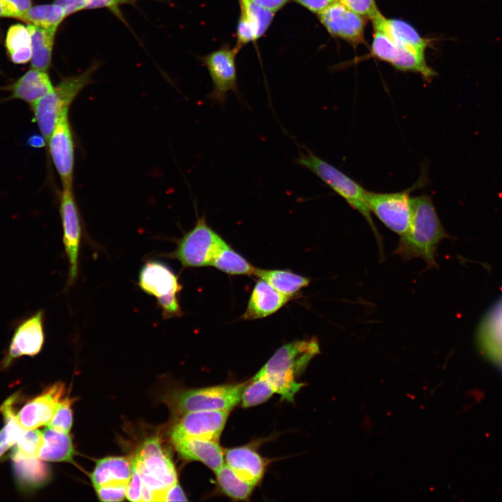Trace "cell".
<instances>
[{"mask_svg": "<svg viewBox=\"0 0 502 502\" xmlns=\"http://www.w3.org/2000/svg\"><path fill=\"white\" fill-rule=\"evenodd\" d=\"M410 204L409 226L400 236L394 252L404 260L421 259L429 268H435L437 247L449 236L429 196L411 197Z\"/></svg>", "mask_w": 502, "mask_h": 502, "instance_id": "cell-1", "label": "cell"}, {"mask_svg": "<svg viewBox=\"0 0 502 502\" xmlns=\"http://www.w3.org/2000/svg\"><path fill=\"white\" fill-rule=\"evenodd\" d=\"M99 66L94 62L84 72L63 78L53 89L32 104L33 121L47 144L60 118L78 94L92 82L93 74Z\"/></svg>", "mask_w": 502, "mask_h": 502, "instance_id": "cell-2", "label": "cell"}, {"mask_svg": "<svg viewBox=\"0 0 502 502\" xmlns=\"http://www.w3.org/2000/svg\"><path fill=\"white\" fill-rule=\"evenodd\" d=\"M296 163L314 174L330 189L342 197L351 207L360 213L369 223L377 240L381 242L380 235L373 222L368 207L367 190L307 148L299 151Z\"/></svg>", "mask_w": 502, "mask_h": 502, "instance_id": "cell-3", "label": "cell"}, {"mask_svg": "<svg viewBox=\"0 0 502 502\" xmlns=\"http://www.w3.org/2000/svg\"><path fill=\"white\" fill-rule=\"evenodd\" d=\"M143 483L142 501H162L165 491L178 482L176 469L158 438L146 440L132 459Z\"/></svg>", "mask_w": 502, "mask_h": 502, "instance_id": "cell-4", "label": "cell"}, {"mask_svg": "<svg viewBox=\"0 0 502 502\" xmlns=\"http://www.w3.org/2000/svg\"><path fill=\"white\" fill-rule=\"evenodd\" d=\"M319 351L315 337L294 340L277 349L257 374L264 376L275 386H294L298 382L296 376L305 370Z\"/></svg>", "mask_w": 502, "mask_h": 502, "instance_id": "cell-5", "label": "cell"}, {"mask_svg": "<svg viewBox=\"0 0 502 502\" xmlns=\"http://www.w3.org/2000/svg\"><path fill=\"white\" fill-rule=\"evenodd\" d=\"M138 286L144 293L155 298L163 319L183 314L178 298L183 286L178 275L165 264L147 261L139 271Z\"/></svg>", "mask_w": 502, "mask_h": 502, "instance_id": "cell-6", "label": "cell"}, {"mask_svg": "<svg viewBox=\"0 0 502 502\" xmlns=\"http://www.w3.org/2000/svg\"><path fill=\"white\" fill-rule=\"evenodd\" d=\"M225 240L208 224L206 217L197 219L194 227L177 241L176 249L164 257L178 260L183 268L211 266Z\"/></svg>", "mask_w": 502, "mask_h": 502, "instance_id": "cell-7", "label": "cell"}, {"mask_svg": "<svg viewBox=\"0 0 502 502\" xmlns=\"http://www.w3.org/2000/svg\"><path fill=\"white\" fill-rule=\"evenodd\" d=\"M244 387V383L225 384L183 390L172 396L171 403L181 414L211 410L229 411L241 402Z\"/></svg>", "mask_w": 502, "mask_h": 502, "instance_id": "cell-8", "label": "cell"}, {"mask_svg": "<svg viewBox=\"0 0 502 502\" xmlns=\"http://www.w3.org/2000/svg\"><path fill=\"white\" fill-rule=\"evenodd\" d=\"M420 184L418 181L411 188L396 192L368 191L367 200L370 212L389 229L400 236L402 235L408 229L410 223V193Z\"/></svg>", "mask_w": 502, "mask_h": 502, "instance_id": "cell-9", "label": "cell"}, {"mask_svg": "<svg viewBox=\"0 0 502 502\" xmlns=\"http://www.w3.org/2000/svg\"><path fill=\"white\" fill-rule=\"evenodd\" d=\"M59 212L63 228V243L69 264L66 286L76 281L79 271V255L82 227L73 189L63 188L60 196Z\"/></svg>", "mask_w": 502, "mask_h": 502, "instance_id": "cell-10", "label": "cell"}, {"mask_svg": "<svg viewBox=\"0 0 502 502\" xmlns=\"http://www.w3.org/2000/svg\"><path fill=\"white\" fill-rule=\"evenodd\" d=\"M238 51L236 46H224L202 59L213 84L208 97L221 105H224L229 92L238 91L236 56Z\"/></svg>", "mask_w": 502, "mask_h": 502, "instance_id": "cell-11", "label": "cell"}, {"mask_svg": "<svg viewBox=\"0 0 502 502\" xmlns=\"http://www.w3.org/2000/svg\"><path fill=\"white\" fill-rule=\"evenodd\" d=\"M44 319L45 312L39 310L18 323L1 361L3 368L20 357L34 356L41 351L45 336Z\"/></svg>", "mask_w": 502, "mask_h": 502, "instance_id": "cell-12", "label": "cell"}, {"mask_svg": "<svg viewBox=\"0 0 502 502\" xmlns=\"http://www.w3.org/2000/svg\"><path fill=\"white\" fill-rule=\"evenodd\" d=\"M320 23L333 37L358 45L365 41L367 18L336 1L317 14Z\"/></svg>", "mask_w": 502, "mask_h": 502, "instance_id": "cell-13", "label": "cell"}, {"mask_svg": "<svg viewBox=\"0 0 502 502\" xmlns=\"http://www.w3.org/2000/svg\"><path fill=\"white\" fill-rule=\"evenodd\" d=\"M47 144L52 161L59 176L63 188L73 189L75 149L68 114L60 118Z\"/></svg>", "mask_w": 502, "mask_h": 502, "instance_id": "cell-14", "label": "cell"}, {"mask_svg": "<svg viewBox=\"0 0 502 502\" xmlns=\"http://www.w3.org/2000/svg\"><path fill=\"white\" fill-rule=\"evenodd\" d=\"M228 411L211 410L183 414L174 426L172 440L197 438L217 441L225 425Z\"/></svg>", "mask_w": 502, "mask_h": 502, "instance_id": "cell-15", "label": "cell"}, {"mask_svg": "<svg viewBox=\"0 0 502 502\" xmlns=\"http://www.w3.org/2000/svg\"><path fill=\"white\" fill-rule=\"evenodd\" d=\"M63 383L58 382L40 395L27 401L17 413V418L24 429H36L48 425L63 399Z\"/></svg>", "mask_w": 502, "mask_h": 502, "instance_id": "cell-16", "label": "cell"}, {"mask_svg": "<svg viewBox=\"0 0 502 502\" xmlns=\"http://www.w3.org/2000/svg\"><path fill=\"white\" fill-rule=\"evenodd\" d=\"M371 20L374 29L384 32L400 47L425 56L429 40L423 38L409 23L399 19L386 18L381 12Z\"/></svg>", "mask_w": 502, "mask_h": 502, "instance_id": "cell-17", "label": "cell"}, {"mask_svg": "<svg viewBox=\"0 0 502 502\" xmlns=\"http://www.w3.org/2000/svg\"><path fill=\"white\" fill-rule=\"evenodd\" d=\"M291 299L278 292L265 280L259 279L252 291L241 319L254 320L268 317L278 311Z\"/></svg>", "mask_w": 502, "mask_h": 502, "instance_id": "cell-18", "label": "cell"}, {"mask_svg": "<svg viewBox=\"0 0 502 502\" xmlns=\"http://www.w3.org/2000/svg\"><path fill=\"white\" fill-rule=\"evenodd\" d=\"M172 441L177 452L185 459L199 461L215 473L223 466L224 454L217 441L197 438Z\"/></svg>", "mask_w": 502, "mask_h": 502, "instance_id": "cell-19", "label": "cell"}, {"mask_svg": "<svg viewBox=\"0 0 502 502\" xmlns=\"http://www.w3.org/2000/svg\"><path fill=\"white\" fill-rule=\"evenodd\" d=\"M227 465L241 478L255 486L265 471L263 458L247 446L227 449L225 454Z\"/></svg>", "mask_w": 502, "mask_h": 502, "instance_id": "cell-20", "label": "cell"}, {"mask_svg": "<svg viewBox=\"0 0 502 502\" xmlns=\"http://www.w3.org/2000/svg\"><path fill=\"white\" fill-rule=\"evenodd\" d=\"M45 71L31 68L12 84L5 87L10 92L8 99L23 100L31 105L53 89Z\"/></svg>", "mask_w": 502, "mask_h": 502, "instance_id": "cell-21", "label": "cell"}, {"mask_svg": "<svg viewBox=\"0 0 502 502\" xmlns=\"http://www.w3.org/2000/svg\"><path fill=\"white\" fill-rule=\"evenodd\" d=\"M13 471L19 489L29 492L44 486L50 479V469L39 457L11 459Z\"/></svg>", "mask_w": 502, "mask_h": 502, "instance_id": "cell-22", "label": "cell"}, {"mask_svg": "<svg viewBox=\"0 0 502 502\" xmlns=\"http://www.w3.org/2000/svg\"><path fill=\"white\" fill-rule=\"evenodd\" d=\"M478 336L480 347L485 353L502 364V301L484 320Z\"/></svg>", "mask_w": 502, "mask_h": 502, "instance_id": "cell-23", "label": "cell"}, {"mask_svg": "<svg viewBox=\"0 0 502 502\" xmlns=\"http://www.w3.org/2000/svg\"><path fill=\"white\" fill-rule=\"evenodd\" d=\"M74 452L68 432L48 426L42 432V444L38 457L43 461L71 462Z\"/></svg>", "mask_w": 502, "mask_h": 502, "instance_id": "cell-24", "label": "cell"}, {"mask_svg": "<svg viewBox=\"0 0 502 502\" xmlns=\"http://www.w3.org/2000/svg\"><path fill=\"white\" fill-rule=\"evenodd\" d=\"M132 474V461L123 457L99 459L91 474L94 487L109 483H128Z\"/></svg>", "mask_w": 502, "mask_h": 502, "instance_id": "cell-25", "label": "cell"}, {"mask_svg": "<svg viewBox=\"0 0 502 502\" xmlns=\"http://www.w3.org/2000/svg\"><path fill=\"white\" fill-rule=\"evenodd\" d=\"M254 276L265 280L278 292L291 298L295 297L310 282V278L289 270H266L257 268Z\"/></svg>", "mask_w": 502, "mask_h": 502, "instance_id": "cell-26", "label": "cell"}, {"mask_svg": "<svg viewBox=\"0 0 502 502\" xmlns=\"http://www.w3.org/2000/svg\"><path fill=\"white\" fill-rule=\"evenodd\" d=\"M31 38L33 68L46 71L51 65L56 31L28 25Z\"/></svg>", "mask_w": 502, "mask_h": 502, "instance_id": "cell-27", "label": "cell"}, {"mask_svg": "<svg viewBox=\"0 0 502 502\" xmlns=\"http://www.w3.org/2000/svg\"><path fill=\"white\" fill-rule=\"evenodd\" d=\"M5 47L10 61L15 64H24L31 61V38L28 26L17 23L7 30Z\"/></svg>", "mask_w": 502, "mask_h": 502, "instance_id": "cell-28", "label": "cell"}, {"mask_svg": "<svg viewBox=\"0 0 502 502\" xmlns=\"http://www.w3.org/2000/svg\"><path fill=\"white\" fill-rule=\"evenodd\" d=\"M211 266L232 275H254L257 267L225 241L214 256Z\"/></svg>", "mask_w": 502, "mask_h": 502, "instance_id": "cell-29", "label": "cell"}, {"mask_svg": "<svg viewBox=\"0 0 502 502\" xmlns=\"http://www.w3.org/2000/svg\"><path fill=\"white\" fill-rule=\"evenodd\" d=\"M66 17L63 10L54 3L31 6L20 20L47 30L56 31Z\"/></svg>", "mask_w": 502, "mask_h": 502, "instance_id": "cell-30", "label": "cell"}, {"mask_svg": "<svg viewBox=\"0 0 502 502\" xmlns=\"http://www.w3.org/2000/svg\"><path fill=\"white\" fill-rule=\"evenodd\" d=\"M215 473L218 485L225 495L236 500H246L250 497L254 486L241 478L227 464H223Z\"/></svg>", "mask_w": 502, "mask_h": 502, "instance_id": "cell-31", "label": "cell"}, {"mask_svg": "<svg viewBox=\"0 0 502 502\" xmlns=\"http://www.w3.org/2000/svg\"><path fill=\"white\" fill-rule=\"evenodd\" d=\"M240 6V20L248 24L258 38L268 29L275 13L267 10L251 0H238Z\"/></svg>", "mask_w": 502, "mask_h": 502, "instance_id": "cell-32", "label": "cell"}, {"mask_svg": "<svg viewBox=\"0 0 502 502\" xmlns=\"http://www.w3.org/2000/svg\"><path fill=\"white\" fill-rule=\"evenodd\" d=\"M275 391L271 383L264 376L256 374L251 382L245 384L241 402L244 408L252 407L268 400Z\"/></svg>", "mask_w": 502, "mask_h": 502, "instance_id": "cell-33", "label": "cell"}, {"mask_svg": "<svg viewBox=\"0 0 502 502\" xmlns=\"http://www.w3.org/2000/svg\"><path fill=\"white\" fill-rule=\"evenodd\" d=\"M42 444V432L36 429H25L13 446L10 457L11 459L20 457H38Z\"/></svg>", "mask_w": 502, "mask_h": 502, "instance_id": "cell-34", "label": "cell"}, {"mask_svg": "<svg viewBox=\"0 0 502 502\" xmlns=\"http://www.w3.org/2000/svg\"><path fill=\"white\" fill-rule=\"evenodd\" d=\"M400 47L384 32L374 29L371 45L372 55L378 59L390 63L391 66L398 56Z\"/></svg>", "mask_w": 502, "mask_h": 502, "instance_id": "cell-35", "label": "cell"}, {"mask_svg": "<svg viewBox=\"0 0 502 502\" xmlns=\"http://www.w3.org/2000/svg\"><path fill=\"white\" fill-rule=\"evenodd\" d=\"M72 404L73 400L68 397L62 399L47 426L69 432L73 423Z\"/></svg>", "mask_w": 502, "mask_h": 502, "instance_id": "cell-36", "label": "cell"}, {"mask_svg": "<svg viewBox=\"0 0 502 502\" xmlns=\"http://www.w3.org/2000/svg\"><path fill=\"white\" fill-rule=\"evenodd\" d=\"M127 485L123 482L109 483L95 489L102 501H121L126 496Z\"/></svg>", "mask_w": 502, "mask_h": 502, "instance_id": "cell-37", "label": "cell"}, {"mask_svg": "<svg viewBox=\"0 0 502 502\" xmlns=\"http://www.w3.org/2000/svg\"><path fill=\"white\" fill-rule=\"evenodd\" d=\"M360 15L372 20L379 13L375 0H338Z\"/></svg>", "mask_w": 502, "mask_h": 502, "instance_id": "cell-38", "label": "cell"}, {"mask_svg": "<svg viewBox=\"0 0 502 502\" xmlns=\"http://www.w3.org/2000/svg\"><path fill=\"white\" fill-rule=\"evenodd\" d=\"M5 17L20 20L31 8V0H1Z\"/></svg>", "mask_w": 502, "mask_h": 502, "instance_id": "cell-39", "label": "cell"}, {"mask_svg": "<svg viewBox=\"0 0 502 502\" xmlns=\"http://www.w3.org/2000/svg\"><path fill=\"white\" fill-rule=\"evenodd\" d=\"M143 483L137 466L132 460V474L126 488V497L130 501H142Z\"/></svg>", "mask_w": 502, "mask_h": 502, "instance_id": "cell-40", "label": "cell"}, {"mask_svg": "<svg viewBox=\"0 0 502 502\" xmlns=\"http://www.w3.org/2000/svg\"><path fill=\"white\" fill-rule=\"evenodd\" d=\"M139 0H86V8H102L110 10L119 18L122 19L119 6L123 4L135 5Z\"/></svg>", "mask_w": 502, "mask_h": 502, "instance_id": "cell-41", "label": "cell"}, {"mask_svg": "<svg viewBox=\"0 0 502 502\" xmlns=\"http://www.w3.org/2000/svg\"><path fill=\"white\" fill-rule=\"evenodd\" d=\"M54 3L63 10L66 17L87 7L86 0H55Z\"/></svg>", "mask_w": 502, "mask_h": 502, "instance_id": "cell-42", "label": "cell"}, {"mask_svg": "<svg viewBox=\"0 0 502 502\" xmlns=\"http://www.w3.org/2000/svg\"><path fill=\"white\" fill-rule=\"evenodd\" d=\"M309 11L318 14L337 0H294Z\"/></svg>", "mask_w": 502, "mask_h": 502, "instance_id": "cell-43", "label": "cell"}, {"mask_svg": "<svg viewBox=\"0 0 502 502\" xmlns=\"http://www.w3.org/2000/svg\"><path fill=\"white\" fill-rule=\"evenodd\" d=\"M185 501L188 499L179 484L169 487L164 493L162 501Z\"/></svg>", "mask_w": 502, "mask_h": 502, "instance_id": "cell-44", "label": "cell"}, {"mask_svg": "<svg viewBox=\"0 0 502 502\" xmlns=\"http://www.w3.org/2000/svg\"><path fill=\"white\" fill-rule=\"evenodd\" d=\"M257 5L269 10L277 12L284 7L289 0H251Z\"/></svg>", "mask_w": 502, "mask_h": 502, "instance_id": "cell-45", "label": "cell"}, {"mask_svg": "<svg viewBox=\"0 0 502 502\" xmlns=\"http://www.w3.org/2000/svg\"><path fill=\"white\" fill-rule=\"evenodd\" d=\"M11 446H13V445L7 436L4 427H3L0 430V457Z\"/></svg>", "mask_w": 502, "mask_h": 502, "instance_id": "cell-46", "label": "cell"}, {"mask_svg": "<svg viewBox=\"0 0 502 502\" xmlns=\"http://www.w3.org/2000/svg\"><path fill=\"white\" fill-rule=\"evenodd\" d=\"M28 144L33 148H41L47 144V142L41 134L33 135L29 138Z\"/></svg>", "mask_w": 502, "mask_h": 502, "instance_id": "cell-47", "label": "cell"}, {"mask_svg": "<svg viewBox=\"0 0 502 502\" xmlns=\"http://www.w3.org/2000/svg\"><path fill=\"white\" fill-rule=\"evenodd\" d=\"M5 17V14H4V11L3 9L1 1L0 0V17Z\"/></svg>", "mask_w": 502, "mask_h": 502, "instance_id": "cell-48", "label": "cell"}]
</instances>
